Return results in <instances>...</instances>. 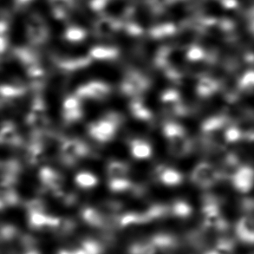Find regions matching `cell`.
Wrapping results in <instances>:
<instances>
[{"label":"cell","instance_id":"obj_1","mask_svg":"<svg viewBox=\"0 0 254 254\" xmlns=\"http://www.w3.org/2000/svg\"><path fill=\"white\" fill-rule=\"evenodd\" d=\"M162 134L168 142L169 153L173 156L182 158L192 152V141L181 124L174 121H167L162 126Z\"/></svg>","mask_w":254,"mask_h":254},{"label":"cell","instance_id":"obj_2","mask_svg":"<svg viewBox=\"0 0 254 254\" xmlns=\"http://www.w3.org/2000/svg\"><path fill=\"white\" fill-rule=\"evenodd\" d=\"M124 122L123 115L115 111H110L98 120L89 124L87 127L88 134L94 141L99 143H107L116 137Z\"/></svg>","mask_w":254,"mask_h":254},{"label":"cell","instance_id":"obj_3","mask_svg":"<svg viewBox=\"0 0 254 254\" xmlns=\"http://www.w3.org/2000/svg\"><path fill=\"white\" fill-rule=\"evenodd\" d=\"M91 154L89 145L77 138H63L59 148L60 161L66 167H74Z\"/></svg>","mask_w":254,"mask_h":254},{"label":"cell","instance_id":"obj_4","mask_svg":"<svg viewBox=\"0 0 254 254\" xmlns=\"http://www.w3.org/2000/svg\"><path fill=\"white\" fill-rule=\"evenodd\" d=\"M151 86V81L144 73L130 69L124 74L120 83V91L129 99L141 98Z\"/></svg>","mask_w":254,"mask_h":254},{"label":"cell","instance_id":"obj_5","mask_svg":"<svg viewBox=\"0 0 254 254\" xmlns=\"http://www.w3.org/2000/svg\"><path fill=\"white\" fill-rule=\"evenodd\" d=\"M25 124L31 128V135H42L48 132L49 118L43 97L35 96L25 117Z\"/></svg>","mask_w":254,"mask_h":254},{"label":"cell","instance_id":"obj_6","mask_svg":"<svg viewBox=\"0 0 254 254\" xmlns=\"http://www.w3.org/2000/svg\"><path fill=\"white\" fill-rule=\"evenodd\" d=\"M26 36L33 47L45 45L48 41L50 31L45 19L38 14H31L26 20Z\"/></svg>","mask_w":254,"mask_h":254},{"label":"cell","instance_id":"obj_7","mask_svg":"<svg viewBox=\"0 0 254 254\" xmlns=\"http://www.w3.org/2000/svg\"><path fill=\"white\" fill-rule=\"evenodd\" d=\"M221 175L214 166L208 162H199L192 169L190 179L194 185L200 189H209L220 181Z\"/></svg>","mask_w":254,"mask_h":254},{"label":"cell","instance_id":"obj_8","mask_svg":"<svg viewBox=\"0 0 254 254\" xmlns=\"http://www.w3.org/2000/svg\"><path fill=\"white\" fill-rule=\"evenodd\" d=\"M38 180L42 189L46 192H52L53 195L59 198L64 192V177L57 169L51 167H43L38 172Z\"/></svg>","mask_w":254,"mask_h":254},{"label":"cell","instance_id":"obj_9","mask_svg":"<svg viewBox=\"0 0 254 254\" xmlns=\"http://www.w3.org/2000/svg\"><path fill=\"white\" fill-rule=\"evenodd\" d=\"M112 92V89L110 84L104 83L103 81H90L89 83H84L79 86L74 93L78 98L91 101H104L110 97Z\"/></svg>","mask_w":254,"mask_h":254},{"label":"cell","instance_id":"obj_10","mask_svg":"<svg viewBox=\"0 0 254 254\" xmlns=\"http://www.w3.org/2000/svg\"><path fill=\"white\" fill-rule=\"evenodd\" d=\"M160 102L164 113L169 117H183L188 114V109L182 101L181 94L175 89L163 91Z\"/></svg>","mask_w":254,"mask_h":254},{"label":"cell","instance_id":"obj_11","mask_svg":"<svg viewBox=\"0 0 254 254\" xmlns=\"http://www.w3.org/2000/svg\"><path fill=\"white\" fill-rule=\"evenodd\" d=\"M83 101L75 94L69 95L64 100L62 106L63 120L66 124H76L83 117Z\"/></svg>","mask_w":254,"mask_h":254},{"label":"cell","instance_id":"obj_12","mask_svg":"<svg viewBox=\"0 0 254 254\" xmlns=\"http://www.w3.org/2000/svg\"><path fill=\"white\" fill-rule=\"evenodd\" d=\"M124 29V21L108 15H102L93 25L94 34L98 38H110Z\"/></svg>","mask_w":254,"mask_h":254},{"label":"cell","instance_id":"obj_13","mask_svg":"<svg viewBox=\"0 0 254 254\" xmlns=\"http://www.w3.org/2000/svg\"><path fill=\"white\" fill-rule=\"evenodd\" d=\"M232 182L235 189L241 192H248L254 186V169L248 166L236 169L232 176Z\"/></svg>","mask_w":254,"mask_h":254},{"label":"cell","instance_id":"obj_14","mask_svg":"<svg viewBox=\"0 0 254 254\" xmlns=\"http://www.w3.org/2000/svg\"><path fill=\"white\" fill-rule=\"evenodd\" d=\"M153 177L156 182L167 187H176L183 182V176L178 170L163 164L154 169Z\"/></svg>","mask_w":254,"mask_h":254},{"label":"cell","instance_id":"obj_15","mask_svg":"<svg viewBox=\"0 0 254 254\" xmlns=\"http://www.w3.org/2000/svg\"><path fill=\"white\" fill-rule=\"evenodd\" d=\"M0 140L1 144L8 148H18L22 145L23 141L17 126L13 123L7 121L2 124Z\"/></svg>","mask_w":254,"mask_h":254},{"label":"cell","instance_id":"obj_16","mask_svg":"<svg viewBox=\"0 0 254 254\" xmlns=\"http://www.w3.org/2000/svg\"><path fill=\"white\" fill-rule=\"evenodd\" d=\"M128 149L131 156L139 161L148 160L151 157L153 154L151 144L142 138H133L129 140Z\"/></svg>","mask_w":254,"mask_h":254},{"label":"cell","instance_id":"obj_17","mask_svg":"<svg viewBox=\"0 0 254 254\" xmlns=\"http://www.w3.org/2000/svg\"><path fill=\"white\" fill-rule=\"evenodd\" d=\"M236 235L243 243L254 244V219L242 217L236 225Z\"/></svg>","mask_w":254,"mask_h":254},{"label":"cell","instance_id":"obj_18","mask_svg":"<svg viewBox=\"0 0 254 254\" xmlns=\"http://www.w3.org/2000/svg\"><path fill=\"white\" fill-rule=\"evenodd\" d=\"M52 15L58 20H67L76 6V0H48Z\"/></svg>","mask_w":254,"mask_h":254},{"label":"cell","instance_id":"obj_19","mask_svg":"<svg viewBox=\"0 0 254 254\" xmlns=\"http://www.w3.org/2000/svg\"><path fill=\"white\" fill-rule=\"evenodd\" d=\"M0 91L2 103H11L14 100L22 98L27 92V87L22 83H3Z\"/></svg>","mask_w":254,"mask_h":254},{"label":"cell","instance_id":"obj_20","mask_svg":"<svg viewBox=\"0 0 254 254\" xmlns=\"http://www.w3.org/2000/svg\"><path fill=\"white\" fill-rule=\"evenodd\" d=\"M89 56L93 61H114L120 57V51L114 46L96 45L89 50Z\"/></svg>","mask_w":254,"mask_h":254},{"label":"cell","instance_id":"obj_21","mask_svg":"<svg viewBox=\"0 0 254 254\" xmlns=\"http://www.w3.org/2000/svg\"><path fill=\"white\" fill-rule=\"evenodd\" d=\"M129 111L134 119L140 122H151L154 119V115L151 110H149L142 98H135L130 100L129 103Z\"/></svg>","mask_w":254,"mask_h":254},{"label":"cell","instance_id":"obj_22","mask_svg":"<svg viewBox=\"0 0 254 254\" xmlns=\"http://www.w3.org/2000/svg\"><path fill=\"white\" fill-rule=\"evenodd\" d=\"M81 216L83 221L89 226L96 228L104 227L107 225V218L102 212L94 207H85L81 212Z\"/></svg>","mask_w":254,"mask_h":254},{"label":"cell","instance_id":"obj_23","mask_svg":"<svg viewBox=\"0 0 254 254\" xmlns=\"http://www.w3.org/2000/svg\"><path fill=\"white\" fill-rule=\"evenodd\" d=\"M219 89H220L219 83L216 80L209 76H200L195 87L197 95L201 98H206L213 96V94H215L219 90Z\"/></svg>","mask_w":254,"mask_h":254},{"label":"cell","instance_id":"obj_24","mask_svg":"<svg viewBox=\"0 0 254 254\" xmlns=\"http://www.w3.org/2000/svg\"><path fill=\"white\" fill-rule=\"evenodd\" d=\"M130 168L129 165L123 161L111 160L106 166V174L108 180L127 178Z\"/></svg>","mask_w":254,"mask_h":254},{"label":"cell","instance_id":"obj_25","mask_svg":"<svg viewBox=\"0 0 254 254\" xmlns=\"http://www.w3.org/2000/svg\"><path fill=\"white\" fill-rule=\"evenodd\" d=\"M88 37V31L78 25H69L64 33V38L69 44L83 43Z\"/></svg>","mask_w":254,"mask_h":254},{"label":"cell","instance_id":"obj_26","mask_svg":"<svg viewBox=\"0 0 254 254\" xmlns=\"http://www.w3.org/2000/svg\"><path fill=\"white\" fill-rule=\"evenodd\" d=\"M74 182L81 189H91L98 184V178L96 175L89 171H81L76 174Z\"/></svg>","mask_w":254,"mask_h":254},{"label":"cell","instance_id":"obj_27","mask_svg":"<svg viewBox=\"0 0 254 254\" xmlns=\"http://www.w3.org/2000/svg\"><path fill=\"white\" fill-rule=\"evenodd\" d=\"M175 31H176V28L174 24L164 23V24H158L155 27H152L148 31V35L153 39L159 40V39H164V38L171 37L175 34Z\"/></svg>","mask_w":254,"mask_h":254},{"label":"cell","instance_id":"obj_28","mask_svg":"<svg viewBox=\"0 0 254 254\" xmlns=\"http://www.w3.org/2000/svg\"><path fill=\"white\" fill-rule=\"evenodd\" d=\"M192 209L189 203L182 199L175 200V202L169 206V213L174 217L186 219L192 214Z\"/></svg>","mask_w":254,"mask_h":254},{"label":"cell","instance_id":"obj_29","mask_svg":"<svg viewBox=\"0 0 254 254\" xmlns=\"http://www.w3.org/2000/svg\"><path fill=\"white\" fill-rule=\"evenodd\" d=\"M208 57L206 55V52L199 46L192 45L186 51L185 59L189 62H200L204 61Z\"/></svg>","mask_w":254,"mask_h":254},{"label":"cell","instance_id":"obj_30","mask_svg":"<svg viewBox=\"0 0 254 254\" xmlns=\"http://www.w3.org/2000/svg\"><path fill=\"white\" fill-rule=\"evenodd\" d=\"M239 87L243 91H251L254 89V70L245 73L239 82Z\"/></svg>","mask_w":254,"mask_h":254},{"label":"cell","instance_id":"obj_31","mask_svg":"<svg viewBox=\"0 0 254 254\" xmlns=\"http://www.w3.org/2000/svg\"><path fill=\"white\" fill-rule=\"evenodd\" d=\"M32 0H16V5L18 7L26 6L29 3H31Z\"/></svg>","mask_w":254,"mask_h":254},{"label":"cell","instance_id":"obj_32","mask_svg":"<svg viewBox=\"0 0 254 254\" xmlns=\"http://www.w3.org/2000/svg\"><path fill=\"white\" fill-rule=\"evenodd\" d=\"M23 254H40V253H39L38 250H36L35 248H30V249H26Z\"/></svg>","mask_w":254,"mask_h":254},{"label":"cell","instance_id":"obj_33","mask_svg":"<svg viewBox=\"0 0 254 254\" xmlns=\"http://www.w3.org/2000/svg\"><path fill=\"white\" fill-rule=\"evenodd\" d=\"M249 138L252 140H254V134H252L251 135H249Z\"/></svg>","mask_w":254,"mask_h":254}]
</instances>
